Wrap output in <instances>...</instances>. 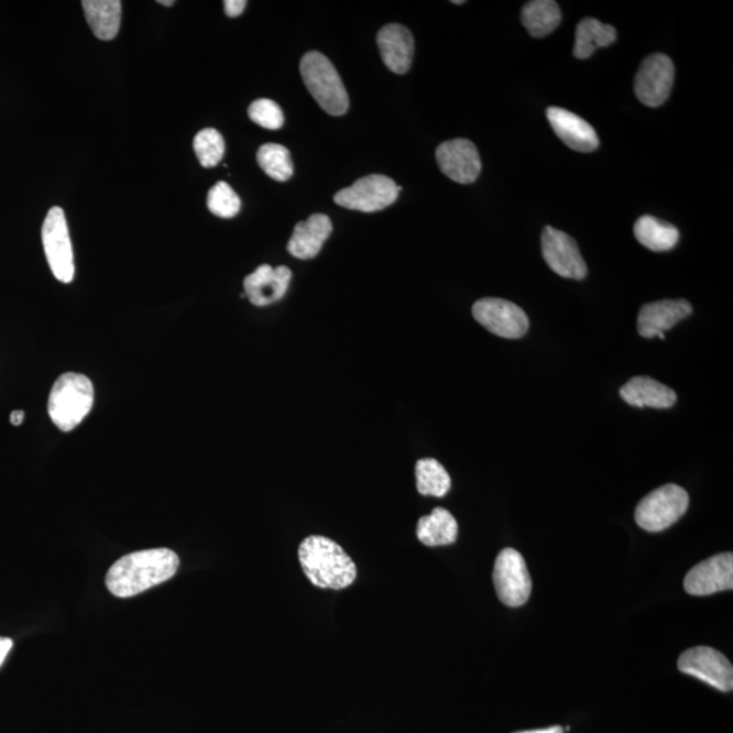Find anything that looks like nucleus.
<instances>
[{
    "label": "nucleus",
    "mask_w": 733,
    "mask_h": 733,
    "mask_svg": "<svg viewBox=\"0 0 733 733\" xmlns=\"http://www.w3.org/2000/svg\"><path fill=\"white\" fill-rule=\"evenodd\" d=\"M179 558L165 548L133 551L108 570L107 587L114 597L131 598L165 583L176 575Z\"/></svg>",
    "instance_id": "f257e3e1"
},
{
    "label": "nucleus",
    "mask_w": 733,
    "mask_h": 733,
    "mask_svg": "<svg viewBox=\"0 0 733 733\" xmlns=\"http://www.w3.org/2000/svg\"><path fill=\"white\" fill-rule=\"evenodd\" d=\"M299 561L307 579L318 589L344 590L357 580L351 557L335 540L311 535L299 546Z\"/></svg>",
    "instance_id": "f03ea898"
},
{
    "label": "nucleus",
    "mask_w": 733,
    "mask_h": 733,
    "mask_svg": "<svg viewBox=\"0 0 733 733\" xmlns=\"http://www.w3.org/2000/svg\"><path fill=\"white\" fill-rule=\"evenodd\" d=\"M95 404V387L89 378L67 372L55 382L50 394L48 413L55 426L69 433L89 415Z\"/></svg>",
    "instance_id": "7ed1b4c3"
},
{
    "label": "nucleus",
    "mask_w": 733,
    "mask_h": 733,
    "mask_svg": "<svg viewBox=\"0 0 733 733\" xmlns=\"http://www.w3.org/2000/svg\"><path fill=\"white\" fill-rule=\"evenodd\" d=\"M300 75L307 90L326 113L342 116L348 112L349 97L346 86L333 64L321 52H307L302 57Z\"/></svg>",
    "instance_id": "20e7f679"
},
{
    "label": "nucleus",
    "mask_w": 733,
    "mask_h": 733,
    "mask_svg": "<svg viewBox=\"0 0 733 733\" xmlns=\"http://www.w3.org/2000/svg\"><path fill=\"white\" fill-rule=\"evenodd\" d=\"M689 503V493L683 488L675 484L663 485L638 503L634 517L645 532H665L686 514Z\"/></svg>",
    "instance_id": "39448f33"
},
{
    "label": "nucleus",
    "mask_w": 733,
    "mask_h": 733,
    "mask_svg": "<svg viewBox=\"0 0 733 733\" xmlns=\"http://www.w3.org/2000/svg\"><path fill=\"white\" fill-rule=\"evenodd\" d=\"M400 190L403 188L392 178L382 174H371L358 179L349 188L337 192L335 203L352 211L378 212L392 206L397 200Z\"/></svg>",
    "instance_id": "423d86ee"
},
{
    "label": "nucleus",
    "mask_w": 733,
    "mask_h": 733,
    "mask_svg": "<svg viewBox=\"0 0 733 733\" xmlns=\"http://www.w3.org/2000/svg\"><path fill=\"white\" fill-rule=\"evenodd\" d=\"M493 583L505 606L521 608L528 601L533 583L525 558L519 551L508 548L499 553L494 562Z\"/></svg>",
    "instance_id": "0eeeda50"
},
{
    "label": "nucleus",
    "mask_w": 733,
    "mask_h": 733,
    "mask_svg": "<svg viewBox=\"0 0 733 733\" xmlns=\"http://www.w3.org/2000/svg\"><path fill=\"white\" fill-rule=\"evenodd\" d=\"M43 247L52 273L62 283H72L75 273L72 240H69L66 215L61 207L50 209L44 220Z\"/></svg>",
    "instance_id": "6e6552de"
},
{
    "label": "nucleus",
    "mask_w": 733,
    "mask_h": 733,
    "mask_svg": "<svg viewBox=\"0 0 733 733\" xmlns=\"http://www.w3.org/2000/svg\"><path fill=\"white\" fill-rule=\"evenodd\" d=\"M473 317L491 333L503 339H521L527 333L529 326L527 314L519 306L500 298L477 300Z\"/></svg>",
    "instance_id": "1a4fd4ad"
},
{
    "label": "nucleus",
    "mask_w": 733,
    "mask_h": 733,
    "mask_svg": "<svg viewBox=\"0 0 733 733\" xmlns=\"http://www.w3.org/2000/svg\"><path fill=\"white\" fill-rule=\"evenodd\" d=\"M675 79L674 63L667 55L655 54L645 59L638 68L634 91L645 107H661L671 95Z\"/></svg>",
    "instance_id": "9d476101"
},
{
    "label": "nucleus",
    "mask_w": 733,
    "mask_h": 733,
    "mask_svg": "<svg viewBox=\"0 0 733 733\" xmlns=\"http://www.w3.org/2000/svg\"><path fill=\"white\" fill-rule=\"evenodd\" d=\"M540 241L544 260L553 272L561 277L583 281L589 270L572 237L555 227L546 226Z\"/></svg>",
    "instance_id": "9b49d317"
},
{
    "label": "nucleus",
    "mask_w": 733,
    "mask_h": 733,
    "mask_svg": "<svg viewBox=\"0 0 733 733\" xmlns=\"http://www.w3.org/2000/svg\"><path fill=\"white\" fill-rule=\"evenodd\" d=\"M678 668L720 691H732L733 668L721 652L709 647L685 650L679 657Z\"/></svg>",
    "instance_id": "f8f14e48"
},
{
    "label": "nucleus",
    "mask_w": 733,
    "mask_h": 733,
    "mask_svg": "<svg viewBox=\"0 0 733 733\" xmlns=\"http://www.w3.org/2000/svg\"><path fill=\"white\" fill-rule=\"evenodd\" d=\"M441 173L458 184H473L481 173V158L474 143L468 139H453L436 150Z\"/></svg>",
    "instance_id": "ddd939ff"
},
{
    "label": "nucleus",
    "mask_w": 733,
    "mask_h": 733,
    "mask_svg": "<svg viewBox=\"0 0 733 733\" xmlns=\"http://www.w3.org/2000/svg\"><path fill=\"white\" fill-rule=\"evenodd\" d=\"M685 590L694 597H708L733 589L732 553L708 558L690 570L685 579Z\"/></svg>",
    "instance_id": "4468645a"
},
{
    "label": "nucleus",
    "mask_w": 733,
    "mask_h": 733,
    "mask_svg": "<svg viewBox=\"0 0 733 733\" xmlns=\"http://www.w3.org/2000/svg\"><path fill=\"white\" fill-rule=\"evenodd\" d=\"M291 278H293V272L287 266L260 265L258 270L244 277V295L254 306L264 307L276 304L287 294Z\"/></svg>",
    "instance_id": "2eb2a0df"
},
{
    "label": "nucleus",
    "mask_w": 733,
    "mask_h": 733,
    "mask_svg": "<svg viewBox=\"0 0 733 733\" xmlns=\"http://www.w3.org/2000/svg\"><path fill=\"white\" fill-rule=\"evenodd\" d=\"M692 306L685 299H666L644 305L638 313V335L644 339H654L670 330L682 319L690 317Z\"/></svg>",
    "instance_id": "dca6fc26"
},
{
    "label": "nucleus",
    "mask_w": 733,
    "mask_h": 733,
    "mask_svg": "<svg viewBox=\"0 0 733 733\" xmlns=\"http://www.w3.org/2000/svg\"><path fill=\"white\" fill-rule=\"evenodd\" d=\"M553 131L569 149L578 153H592L599 147V138L592 125L567 109L550 107L546 110Z\"/></svg>",
    "instance_id": "f3484780"
},
{
    "label": "nucleus",
    "mask_w": 733,
    "mask_h": 733,
    "mask_svg": "<svg viewBox=\"0 0 733 733\" xmlns=\"http://www.w3.org/2000/svg\"><path fill=\"white\" fill-rule=\"evenodd\" d=\"M376 44L390 72L398 75L409 72L415 55V39L409 29L390 23L378 32Z\"/></svg>",
    "instance_id": "a211bd4d"
},
{
    "label": "nucleus",
    "mask_w": 733,
    "mask_h": 733,
    "mask_svg": "<svg viewBox=\"0 0 733 733\" xmlns=\"http://www.w3.org/2000/svg\"><path fill=\"white\" fill-rule=\"evenodd\" d=\"M333 225L328 215L314 214L306 222L295 226L293 237L288 241V252L295 259L311 260L321 252L324 243L331 234Z\"/></svg>",
    "instance_id": "6ab92c4d"
},
{
    "label": "nucleus",
    "mask_w": 733,
    "mask_h": 733,
    "mask_svg": "<svg viewBox=\"0 0 733 733\" xmlns=\"http://www.w3.org/2000/svg\"><path fill=\"white\" fill-rule=\"evenodd\" d=\"M621 398L626 404L637 407L668 409L677 403V393L649 376H634L620 390Z\"/></svg>",
    "instance_id": "aec40b11"
},
{
    "label": "nucleus",
    "mask_w": 733,
    "mask_h": 733,
    "mask_svg": "<svg viewBox=\"0 0 733 733\" xmlns=\"http://www.w3.org/2000/svg\"><path fill=\"white\" fill-rule=\"evenodd\" d=\"M416 533L418 540L429 548L451 545L458 538V523L450 511L439 507L433 514L420 517Z\"/></svg>",
    "instance_id": "412c9836"
},
{
    "label": "nucleus",
    "mask_w": 733,
    "mask_h": 733,
    "mask_svg": "<svg viewBox=\"0 0 733 733\" xmlns=\"http://www.w3.org/2000/svg\"><path fill=\"white\" fill-rule=\"evenodd\" d=\"M81 6L86 20L98 39L110 41L118 36L122 11L120 0H85Z\"/></svg>",
    "instance_id": "4be33fe9"
},
{
    "label": "nucleus",
    "mask_w": 733,
    "mask_h": 733,
    "mask_svg": "<svg viewBox=\"0 0 733 733\" xmlns=\"http://www.w3.org/2000/svg\"><path fill=\"white\" fill-rule=\"evenodd\" d=\"M634 237L652 252H668L677 247L679 231L670 223L663 222L650 215H644L634 225Z\"/></svg>",
    "instance_id": "5701e85b"
},
{
    "label": "nucleus",
    "mask_w": 733,
    "mask_h": 733,
    "mask_svg": "<svg viewBox=\"0 0 733 733\" xmlns=\"http://www.w3.org/2000/svg\"><path fill=\"white\" fill-rule=\"evenodd\" d=\"M562 20L561 10L553 0H533L522 9V22L529 36L543 39L555 32Z\"/></svg>",
    "instance_id": "b1692460"
},
{
    "label": "nucleus",
    "mask_w": 733,
    "mask_h": 733,
    "mask_svg": "<svg viewBox=\"0 0 733 733\" xmlns=\"http://www.w3.org/2000/svg\"><path fill=\"white\" fill-rule=\"evenodd\" d=\"M616 31L614 26L606 25L597 19H584L576 29L573 55L580 61L590 59L598 48H604L614 43Z\"/></svg>",
    "instance_id": "393cba45"
},
{
    "label": "nucleus",
    "mask_w": 733,
    "mask_h": 733,
    "mask_svg": "<svg viewBox=\"0 0 733 733\" xmlns=\"http://www.w3.org/2000/svg\"><path fill=\"white\" fill-rule=\"evenodd\" d=\"M416 482L423 496L444 497L451 489L450 474L434 458H424L416 463Z\"/></svg>",
    "instance_id": "a878e982"
},
{
    "label": "nucleus",
    "mask_w": 733,
    "mask_h": 733,
    "mask_svg": "<svg viewBox=\"0 0 733 733\" xmlns=\"http://www.w3.org/2000/svg\"><path fill=\"white\" fill-rule=\"evenodd\" d=\"M261 168L275 182H287L294 174L293 160L287 147L282 144L267 143L261 145L258 153Z\"/></svg>",
    "instance_id": "bb28decb"
},
{
    "label": "nucleus",
    "mask_w": 733,
    "mask_h": 733,
    "mask_svg": "<svg viewBox=\"0 0 733 733\" xmlns=\"http://www.w3.org/2000/svg\"><path fill=\"white\" fill-rule=\"evenodd\" d=\"M194 149L203 167H215L223 160L226 153L225 139L214 128H206V130L197 133Z\"/></svg>",
    "instance_id": "cd10ccee"
},
{
    "label": "nucleus",
    "mask_w": 733,
    "mask_h": 733,
    "mask_svg": "<svg viewBox=\"0 0 733 733\" xmlns=\"http://www.w3.org/2000/svg\"><path fill=\"white\" fill-rule=\"evenodd\" d=\"M207 206L217 217L230 219L240 212L241 199L229 184L220 182L209 190Z\"/></svg>",
    "instance_id": "c85d7f7f"
},
{
    "label": "nucleus",
    "mask_w": 733,
    "mask_h": 733,
    "mask_svg": "<svg viewBox=\"0 0 733 733\" xmlns=\"http://www.w3.org/2000/svg\"><path fill=\"white\" fill-rule=\"evenodd\" d=\"M249 118L255 124L272 131L281 130L284 124L282 108L275 101L266 100V98H261L250 105Z\"/></svg>",
    "instance_id": "c756f323"
},
{
    "label": "nucleus",
    "mask_w": 733,
    "mask_h": 733,
    "mask_svg": "<svg viewBox=\"0 0 733 733\" xmlns=\"http://www.w3.org/2000/svg\"><path fill=\"white\" fill-rule=\"evenodd\" d=\"M223 4L226 14L230 19H236V17H240L244 9H247L248 2L247 0H226Z\"/></svg>",
    "instance_id": "7c9ffc66"
},
{
    "label": "nucleus",
    "mask_w": 733,
    "mask_h": 733,
    "mask_svg": "<svg viewBox=\"0 0 733 733\" xmlns=\"http://www.w3.org/2000/svg\"><path fill=\"white\" fill-rule=\"evenodd\" d=\"M11 648H13V639L0 637V667H2Z\"/></svg>",
    "instance_id": "2f4dec72"
},
{
    "label": "nucleus",
    "mask_w": 733,
    "mask_h": 733,
    "mask_svg": "<svg viewBox=\"0 0 733 733\" xmlns=\"http://www.w3.org/2000/svg\"><path fill=\"white\" fill-rule=\"evenodd\" d=\"M23 418H25V413L22 411H14L10 416L11 424L17 427L21 426Z\"/></svg>",
    "instance_id": "473e14b6"
},
{
    "label": "nucleus",
    "mask_w": 733,
    "mask_h": 733,
    "mask_svg": "<svg viewBox=\"0 0 733 733\" xmlns=\"http://www.w3.org/2000/svg\"><path fill=\"white\" fill-rule=\"evenodd\" d=\"M517 733H564V730L561 726H550V729L546 730H535V731H523V732H517Z\"/></svg>",
    "instance_id": "72a5a7b5"
},
{
    "label": "nucleus",
    "mask_w": 733,
    "mask_h": 733,
    "mask_svg": "<svg viewBox=\"0 0 733 733\" xmlns=\"http://www.w3.org/2000/svg\"><path fill=\"white\" fill-rule=\"evenodd\" d=\"M158 3L160 4H165V6H173L174 4L173 0H168V2H167V0H160Z\"/></svg>",
    "instance_id": "f704fd0d"
},
{
    "label": "nucleus",
    "mask_w": 733,
    "mask_h": 733,
    "mask_svg": "<svg viewBox=\"0 0 733 733\" xmlns=\"http://www.w3.org/2000/svg\"><path fill=\"white\" fill-rule=\"evenodd\" d=\"M453 4H463L464 2H461V0H456V2H452Z\"/></svg>",
    "instance_id": "c9c22d12"
}]
</instances>
